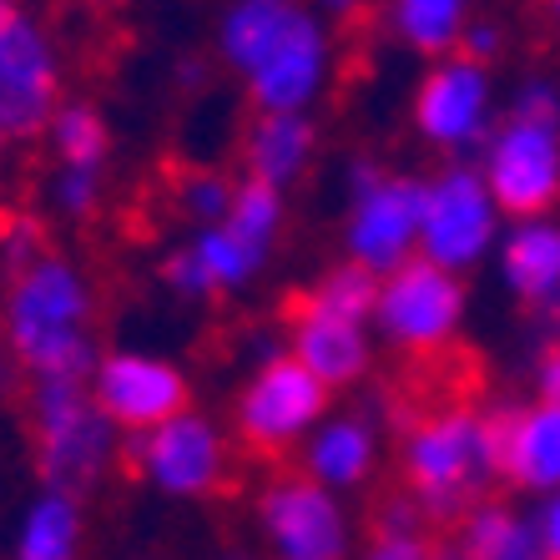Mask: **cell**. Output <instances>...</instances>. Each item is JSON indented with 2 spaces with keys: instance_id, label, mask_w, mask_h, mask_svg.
Segmentation results:
<instances>
[{
  "instance_id": "1",
  "label": "cell",
  "mask_w": 560,
  "mask_h": 560,
  "mask_svg": "<svg viewBox=\"0 0 560 560\" xmlns=\"http://www.w3.org/2000/svg\"><path fill=\"white\" fill-rule=\"evenodd\" d=\"M96 288L71 258L40 253L5 278L0 339L26 378H92L96 369Z\"/></svg>"
},
{
  "instance_id": "2",
  "label": "cell",
  "mask_w": 560,
  "mask_h": 560,
  "mask_svg": "<svg viewBox=\"0 0 560 560\" xmlns=\"http://www.w3.org/2000/svg\"><path fill=\"white\" fill-rule=\"evenodd\" d=\"M399 465H405V495L424 510L430 525H459L465 510L490 500L500 480V444L490 409L434 405L409 419Z\"/></svg>"
},
{
  "instance_id": "3",
  "label": "cell",
  "mask_w": 560,
  "mask_h": 560,
  "mask_svg": "<svg viewBox=\"0 0 560 560\" xmlns=\"http://www.w3.org/2000/svg\"><path fill=\"white\" fill-rule=\"evenodd\" d=\"M36 475L46 490L92 495L117 469V424L102 415L86 378H31L26 384Z\"/></svg>"
},
{
  "instance_id": "4",
  "label": "cell",
  "mask_w": 560,
  "mask_h": 560,
  "mask_svg": "<svg viewBox=\"0 0 560 560\" xmlns=\"http://www.w3.org/2000/svg\"><path fill=\"white\" fill-rule=\"evenodd\" d=\"M328 409V384L313 378L293 353H268L258 374L243 384L233 409L237 444L258 459H283L299 440L318 430Z\"/></svg>"
},
{
  "instance_id": "5",
  "label": "cell",
  "mask_w": 560,
  "mask_h": 560,
  "mask_svg": "<svg viewBox=\"0 0 560 560\" xmlns=\"http://www.w3.org/2000/svg\"><path fill=\"white\" fill-rule=\"evenodd\" d=\"M459 318H465V283L459 273L440 268L430 258H409L389 278H378L374 324L384 343L415 359H440V349L455 339Z\"/></svg>"
},
{
  "instance_id": "6",
  "label": "cell",
  "mask_w": 560,
  "mask_h": 560,
  "mask_svg": "<svg viewBox=\"0 0 560 560\" xmlns=\"http://www.w3.org/2000/svg\"><path fill=\"white\" fill-rule=\"evenodd\" d=\"M419 218H424V183L394 177L374 162L353 167V208H349V262L369 268L374 278H389L419 253Z\"/></svg>"
},
{
  "instance_id": "7",
  "label": "cell",
  "mask_w": 560,
  "mask_h": 560,
  "mask_svg": "<svg viewBox=\"0 0 560 560\" xmlns=\"http://www.w3.org/2000/svg\"><path fill=\"white\" fill-rule=\"evenodd\" d=\"M258 525L273 560H349V510L303 469H278L258 495Z\"/></svg>"
},
{
  "instance_id": "8",
  "label": "cell",
  "mask_w": 560,
  "mask_h": 560,
  "mask_svg": "<svg viewBox=\"0 0 560 560\" xmlns=\"http://www.w3.org/2000/svg\"><path fill=\"white\" fill-rule=\"evenodd\" d=\"M485 187L510 218H546L560 197V121L510 117L485 142Z\"/></svg>"
},
{
  "instance_id": "9",
  "label": "cell",
  "mask_w": 560,
  "mask_h": 560,
  "mask_svg": "<svg viewBox=\"0 0 560 560\" xmlns=\"http://www.w3.org/2000/svg\"><path fill=\"white\" fill-rule=\"evenodd\" d=\"M61 106V51L31 15L0 26V137L36 142Z\"/></svg>"
},
{
  "instance_id": "10",
  "label": "cell",
  "mask_w": 560,
  "mask_h": 560,
  "mask_svg": "<svg viewBox=\"0 0 560 560\" xmlns=\"http://www.w3.org/2000/svg\"><path fill=\"white\" fill-rule=\"evenodd\" d=\"M500 208L475 167H444L424 183V218H419V258L465 273L495 248Z\"/></svg>"
},
{
  "instance_id": "11",
  "label": "cell",
  "mask_w": 560,
  "mask_h": 560,
  "mask_svg": "<svg viewBox=\"0 0 560 560\" xmlns=\"http://www.w3.org/2000/svg\"><path fill=\"white\" fill-rule=\"evenodd\" d=\"M137 469H142L162 495L208 500L233 485V444L222 440V430L212 419L183 409V415H172L167 424H156V430L142 434V444H137Z\"/></svg>"
},
{
  "instance_id": "12",
  "label": "cell",
  "mask_w": 560,
  "mask_h": 560,
  "mask_svg": "<svg viewBox=\"0 0 560 560\" xmlns=\"http://www.w3.org/2000/svg\"><path fill=\"white\" fill-rule=\"evenodd\" d=\"M415 127L440 152H475L490 142V71L469 56L450 51L430 66L415 92Z\"/></svg>"
},
{
  "instance_id": "13",
  "label": "cell",
  "mask_w": 560,
  "mask_h": 560,
  "mask_svg": "<svg viewBox=\"0 0 560 560\" xmlns=\"http://www.w3.org/2000/svg\"><path fill=\"white\" fill-rule=\"evenodd\" d=\"M92 399L117 430L147 434L156 424H167L172 415L187 409V378L177 364L156 359V353H102L92 369Z\"/></svg>"
},
{
  "instance_id": "14",
  "label": "cell",
  "mask_w": 560,
  "mask_h": 560,
  "mask_svg": "<svg viewBox=\"0 0 560 560\" xmlns=\"http://www.w3.org/2000/svg\"><path fill=\"white\" fill-rule=\"evenodd\" d=\"M328 81V31L313 11H299L273 51L248 71V96L258 112H308Z\"/></svg>"
},
{
  "instance_id": "15",
  "label": "cell",
  "mask_w": 560,
  "mask_h": 560,
  "mask_svg": "<svg viewBox=\"0 0 560 560\" xmlns=\"http://www.w3.org/2000/svg\"><path fill=\"white\" fill-rule=\"evenodd\" d=\"M288 353H293L313 378H324L328 389H349V384H359V378L369 374V364H374L369 324L313 303L308 293L288 303Z\"/></svg>"
},
{
  "instance_id": "16",
  "label": "cell",
  "mask_w": 560,
  "mask_h": 560,
  "mask_svg": "<svg viewBox=\"0 0 560 560\" xmlns=\"http://www.w3.org/2000/svg\"><path fill=\"white\" fill-rule=\"evenodd\" d=\"M490 419L500 444V480L530 495L560 490V405H500Z\"/></svg>"
},
{
  "instance_id": "17",
  "label": "cell",
  "mask_w": 560,
  "mask_h": 560,
  "mask_svg": "<svg viewBox=\"0 0 560 560\" xmlns=\"http://www.w3.org/2000/svg\"><path fill=\"white\" fill-rule=\"evenodd\" d=\"M378 465V424L364 415L318 419V430L303 440V475L328 485L334 495L369 485Z\"/></svg>"
},
{
  "instance_id": "18",
  "label": "cell",
  "mask_w": 560,
  "mask_h": 560,
  "mask_svg": "<svg viewBox=\"0 0 560 560\" xmlns=\"http://www.w3.org/2000/svg\"><path fill=\"white\" fill-rule=\"evenodd\" d=\"M500 273L525 308L546 313L560 299V222L521 218L500 248Z\"/></svg>"
},
{
  "instance_id": "19",
  "label": "cell",
  "mask_w": 560,
  "mask_h": 560,
  "mask_svg": "<svg viewBox=\"0 0 560 560\" xmlns=\"http://www.w3.org/2000/svg\"><path fill=\"white\" fill-rule=\"evenodd\" d=\"M313 147H318V131L303 112H258L248 142H243V162H248V177L283 192L288 183H299L308 172Z\"/></svg>"
},
{
  "instance_id": "20",
  "label": "cell",
  "mask_w": 560,
  "mask_h": 560,
  "mask_svg": "<svg viewBox=\"0 0 560 560\" xmlns=\"http://www.w3.org/2000/svg\"><path fill=\"white\" fill-rule=\"evenodd\" d=\"M299 11V0H233L218 26V56L228 61V71L248 77L253 66L273 51V40L283 36Z\"/></svg>"
},
{
  "instance_id": "21",
  "label": "cell",
  "mask_w": 560,
  "mask_h": 560,
  "mask_svg": "<svg viewBox=\"0 0 560 560\" xmlns=\"http://www.w3.org/2000/svg\"><path fill=\"white\" fill-rule=\"evenodd\" d=\"M81 556V500L66 490H40L21 515L15 560H77Z\"/></svg>"
},
{
  "instance_id": "22",
  "label": "cell",
  "mask_w": 560,
  "mask_h": 560,
  "mask_svg": "<svg viewBox=\"0 0 560 560\" xmlns=\"http://www.w3.org/2000/svg\"><path fill=\"white\" fill-rule=\"evenodd\" d=\"M469 0H394V31L424 56H450L465 36Z\"/></svg>"
},
{
  "instance_id": "23",
  "label": "cell",
  "mask_w": 560,
  "mask_h": 560,
  "mask_svg": "<svg viewBox=\"0 0 560 560\" xmlns=\"http://www.w3.org/2000/svg\"><path fill=\"white\" fill-rule=\"evenodd\" d=\"M46 137H51V152L61 167H106V156H112V131H106L102 112H96L92 102H61L56 106L51 127H46Z\"/></svg>"
},
{
  "instance_id": "24",
  "label": "cell",
  "mask_w": 560,
  "mask_h": 560,
  "mask_svg": "<svg viewBox=\"0 0 560 560\" xmlns=\"http://www.w3.org/2000/svg\"><path fill=\"white\" fill-rule=\"evenodd\" d=\"M187 248L197 253V262H202V273H208L212 293H228V288H248L253 278H258V268L268 262V253L248 248L243 237H233L228 228H197V237L187 243Z\"/></svg>"
},
{
  "instance_id": "25",
  "label": "cell",
  "mask_w": 560,
  "mask_h": 560,
  "mask_svg": "<svg viewBox=\"0 0 560 560\" xmlns=\"http://www.w3.org/2000/svg\"><path fill=\"white\" fill-rule=\"evenodd\" d=\"M222 228L233 237H243L248 248L268 253L273 248L278 228H283V192L268 183H258V177H243V183L233 187V202H228V218H222Z\"/></svg>"
},
{
  "instance_id": "26",
  "label": "cell",
  "mask_w": 560,
  "mask_h": 560,
  "mask_svg": "<svg viewBox=\"0 0 560 560\" xmlns=\"http://www.w3.org/2000/svg\"><path fill=\"white\" fill-rule=\"evenodd\" d=\"M308 299L343 313V318L369 324V318H374V303H378V278L369 273V268H359V262H339L334 273H324L308 288Z\"/></svg>"
},
{
  "instance_id": "27",
  "label": "cell",
  "mask_w": 560,
  "mask_h": 560,
  "mask_svg": "<svg viewBox=\"0 0 560 560\" xmlns=\"http://www.w3.org/2000/svg\"><path fill=\"white\" fill-rule=\"evenodd\" d=\"M233 187L222 172H187L177 183V208L197 222V228H218L228 218V202H233Z\"/></svg>"
},
{
  "instance_id": "28",
  "label": "cell",
  "mask_w": 560,
  "mask_h": 560,
  "mask_svg": "<svg viewBox=\"0 0 560 560\" xmlns=\"http://www.w3.org/2000/svg\"><path fill=\"white\" fill-rule=\"evenodd\" d=\"M51 202L61 218L81 222L102 208V172L96 167H56L51 177Z\"/></svg>"
},
{
  "instance_id": "29",
  "label": "cell",
  "mask_w": 560,
  "mask_h": 560,
  "mask_svg": "<svg viewBox=\"0 0 560 560\" xmlns=\"http://www.w3.org/2000/svg\"><path fill=\"white\" fill-rule=\"evenodd\" d=\"M430 530H378L374 525V540L359 560H430Z\"/></svg>"
},
{
  "instance_id": "30",
  "label": "cell",
  "mask_w": 560,
  "mask_h": 560,
  "mask_svg": "<svg viewBox=\"0 0 560 560\" xmlns=\"http://www.w3.org/2000/svg\"><path fill=\"white\" fill-rule=\"evenodd\" d=\"M162 278H167V288L177 293V299H208L212 283L208 273H202V262H197L192 248H177L167 262H162Z\"/></svg>"
},
{
  "instance_id": "31",
  "label": "cell",
  "mask_w": 560,
  "mask_h": 560,
  "mask_svg": "<svg viewBox=\"0 0 560 560\" xmlns=\"http://www.w3.org/2000/svg\"><path fill=\"white\" fill-rule=\"evenodd\" d=\"M510 117H530V121H560V92L550 81H525L515 102H510Z\"/></svg>"
},
{
  "instance_id": "32",
  "label": "cell",
  "mask_w": 560,
  "mask_h": 560,
  "mask_svg": "<svg viewBox=\"0 0 560 560\" xmlns=\"http://www.w3.org/2000/svg\"><path fill=\"white\" fill-rule=\"evenodd\" d=\"M485 560H546V550H540V535H535V521H515V530L505 535V546L490 550Z\"/></svg>"
},
{
  "instance_id": "33",
  "label": "cell",
  "mask_w": 560,
  "mask_h": 560,
  "mask_svg": "<svg viewBox=\"0 0 560 560\" xmlns=\"http://www.w3.org/2000/svg\"><path fill=\"white\" fill-rule=\"evenodd\" d=\"M535 389H540L546 405H560V339H550L535 359Z\"/></svg>"
},
{
  "instance_id": "34",
  "label": "cell",
  "mask_w": 560,
  "mask_h": 560,
  "mask_svg": "<svg viewBox=\"0 0 560 560\" xmlns=\"http://www.w3.org/2000/svg\"><path fill=\"white\" fill-rule=\"evenodd\" d=\"M535 535H540L546 560H560V490H550L546 495V510L535 515Z\"/></svg>"
},
{
  "instance_id": "35",
  "label": "cell",
  "mask_w": 560,
  "mask_h": 560,
  "mask_svg": "<svg viewBox=\"0 0 560 560\" xmlns=\"http://www.w3.org/2000/svg\"><path fill=\"white\" fill-rule=\"evenodd\" d=\"M313 5H318L328 21H343V26H353V21H364V15H369V5H374V0H313Z\"/></svg>"
},
{
  "instance_id": "36",
  "label": "cell",
  "mask_w": 560,
  "mask_h": 560,
  "mask_svg": "<svg viewBox=\"0 0 560 560\" xmlns=\"http://www.w3.org/2000/svg\"><path fill=\"white\" fill-rule=\"evenodd\" d=\"M177 77H183V86H197V81H208V66H202V61H183V66H177Z\"/></svg>"
},
{
  "instance_id": "37",
  "label": "cell",
  "mask_w": 560,
  "mask_h": 560,
  "mask_svg": "<svg viewBox=\"0 0 560 560\" xmlns=\"http://www.w3.org/2000/svg\"><path fill=\"white\" fill-rule=\"evenodd\" d=\"M430 560H465V550H459L455 540H440V546L430 550Z\"/></svg>"
},
{
  "instance_id": "38",
  "label": "cell",
  "mask_w": 560,
  "mask_h": 560,
  "mask_svg": "<svg viewBox=\"0 0 560 560\" xmlns=\"http://www.w3.org/2000/svg\"><path fill=\"white\" fill-rule=\"evenodd\" d=\"M15 11H21V5H15V0H0V26H5V21H11Z\"/></svg>"
},
{
  "instance_id": "39",
  "label": "cell",
  "mask_w": 560,
  "mask_h": 560,
  "mask_svg": "<svg viewBox=\"0 0 560 560\" xmlns=\"http://www.w3.org/2000/svg\"><path fill=\"white\" fill-rule=\"evenodd\" d=\"M5 147H11V142H5V137H0V156H5Z\"/></svg>"
},
{
  "instance_id": "40",
  "label": "cell",
  "mask_w": 560,
  "mask_h": 560,
  "mask_svg": "<svg viewBox=\"0 0 560 560\" xmlns=\"http://www.w3.org/2000/svg\"><path fill=\"white\" fill-rule=\"evenodd\" d=\"M550 11H556V15H560V0H550Z\"/></svg>"
}]
</instances>
